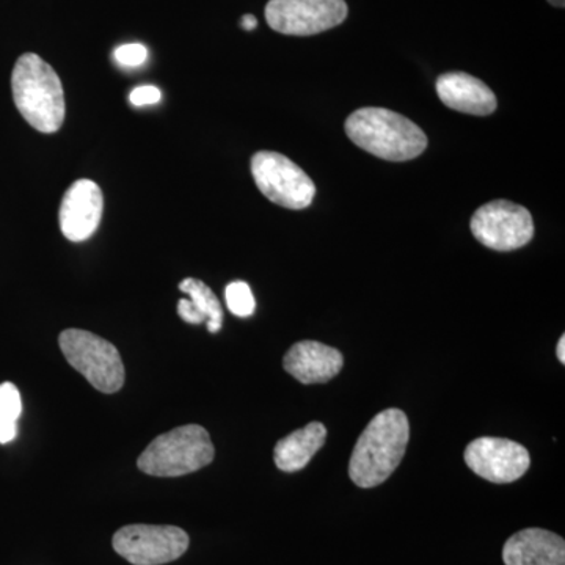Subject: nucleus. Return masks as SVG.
I'll return each mask as SVG.
<instances>
[{"instance_id":"nucleus-13","label":"nucleus","mask_w":565,"mask_h":565,"mask_svg":"<svg viewBox=\"0 0 565 565\" xmlns=\"http://www.w3.org/2000/svg\"><path fill=\"white\" fill-rule=\"evenodd\" d=\"M437 95L449 109L476 117L492 115L498 107L497 96L484 82L460 71L438 77Z\"/></svg>"},{"instance_id":"nucleus-7","label":"nucleus","mask_w":565,"mask_h":565,"mask_svg":"<svg viewBox=\"0 0 565 565\" xmlns=\"http://www.w3.org/2000/svg\"><path fill=\"white\" fill-rule=\"evenodd\" d=\"M470 230L490 250L512 252L531 243L534 221L526 207L509 200H493L475 212Z\"/></svg>"},{"instance_id":"nucleus-5","label":"nucleus","mask_w":565,"mask_h":565,"mask_svg":"<svg viewBox=\"0 0 565 565\" xmlns=\"http://www.w3.org/2000/svg\"><path fill=\"white\" fill-rule=\"evenodd\" d=\"M63 356L98 392L114 394L125 385V364L109 341L87 330L68 329L58 337Z\"/></svg>"},{"instance_id":"nucleus-9","label":"nucleus","mask_w":565,"mask_h":565,"mask_svg":"<svg viewBox=\"0 0 565 565\" xmlns=\"http://www.w3.org/2000/svg\"><path fill=\"white\" fill-rule=\"evenodd\" d=\"M348 13L344 0H270L266 21L282 35L310 36L343 24Z\"/></svg>"},{"instance_id":"nucleus-12","label":"nucleus","mask_w":565,"mask_h":565,"mask_svg":"<svg viewBox=\"0 0 565 565\" xmlns=\"http://www.w3.org/2000/svg\"><path fill=\"white\" fill-rule=\"evenodd\" d=\"M343 353L318 341H300L286 352L282 367L303 385L326 384L341 373Z\"/></svg>"},{"instance_id":"nucleus-14","label":"nucleus","mask_w":565,"mask_h":565,"mask_svg":"<svg viewBox=\"0 0 565 565\" xmlns=\"http://www.w3.org/2000/svg\"><path fill=\"white\" fill-rule=\"evenodd\" d=\"M505 565H565V542L561 535L541 527H527L508 539Z\"/></svg>"},{"instance_id":"nucleus-18","label":"nucleus","mask_w":565,"mask_h":565,"mask_svg":"<svg viewBox=\"0 0 565 565\" xmlns=\"http://www.w3.org/2000/svg\"><path fill=\"white\" fill-rule=\"evenodd\" d=\"M226 307L237 318H250L256 310L255 297L245 281H233L225 289Z\"/></svg>"},{"instance_id":"nucleus-3","label":"nucleus","mask_w":565,"mask_h":565,"mask_svg":"<svg viewBox=\"0 0 565 565\" xmlns=\"http://www.w3.org/2000/svg\"><path fill=\"white\" fill-rule=\"evenodd\" d=\"M13 102L24 120L43 134H54L65 120V93L61 77L36 54L18 58L11 74Z\"/></svg>"},{"instance_id":"nucleus-1","label":"nucleus","mask_w":565,"mask_h":565,"mask_svg":"<svg viewBox=\"0 0 565 565\" xmlns=\"http://www.w3.org/2000/svg\"><path fill=\"white\" fill-rule=\"evenodd\" d=\"M411 438V424L399 408L375 415L353 448L349 476L353 484L373 489L384 484L403 462Z\"/></svg>"},{"instance_id":"nucleus-17","label":"nucleus","mask_w":565,"mask_h":565,"mask_svg":"<svg viewBox=\"0 0 565 565\" xmlns=\"http://www.w3.org/2000/svg\"><path fill=\"white\" fill-rule=\"evenodd\" d=\"M22 414L20 390L11 382L0 384V444L13 441L18 435V419Z\"/></svg>"},{"instance_id":"nucleus-11","label":"nucleus","mask_w":565,"mask_h":565,"mask_svg":"<svg viewBox=\"0 0 565 565\" xmlns=\"http://www.w3.org/2000/svg\"><path fill=\"white\" fill-rule=\"evenodd\" d=\"M103 210V192L95 181L74 182L63 196L58 212L63 236L71 243H84L98 230Z\"/></svg>"},{"instance_id":"nucleus-6","label":"nucleus","mask_w":565,"mask_h":565,"mask_svg":"<svg viewBox=\"0 0 565 565\" xmlns=\"http://www.w3.org/2000/svg\"><path fill=\"white\" fill-rule=\"evenodd\" d=\"M252 174L263 195L278 206L300 211L313 203V180L280 152H256L252 158Z\"/></svg>"},{"instance_id":"nucleus-16","label":"nucleus","mask_w":565,"mask_h":565,"mask_svg":"<svg viewBox=\"0 0 565 565\" xmlns=\"http://www.w3.org/2000/svg\"><path fill=\"white\" fill-rule=\"evenodd\" d=\"M182 292L188 294L189 299L178 302V315L188 323L207 322V332L218 333L222 330L223 310L217 296L212 292L210 286L196 278H185L180 282Z\"/></svg>"},{"instance_id":"nucleus-2","label":"nucleus","mask_w":565,"mask_h":565,"mask_svg":"<svg viewBox=\"0 0 565 565\" xmlns=\"http://www.w3.org/2000/svg\"><path fill=\"white\" fill-rule=\"evenodd\" d=\"M344 129L356 147L384 161H412L427 148L426 134L418 125L397 111L381 107L353 111Z\"/></svg>"},{"instance_id":"nucleus-23","label":"nucleus","mask_w":565,"mask_h":565,"mask_svg":"<svg viewBox=\"0 0 565 565\" xmlns=\"http://www.w3.org/2000/svg\"><path fill=\"white\" fill-rule=\"evenodd\" d=\"M548 2L552 3V6L561 7V9L565 6V0H548Z\"/></svg>"},{"instance_id":"nucleus-19","label":"nucleus","mask_w":565,"mask_h":565,"mask_svg":"<svg viewBox=\"0 0 565 565\" xmlns=\"http://www.w3.org/2000/svg\"><path fill=\"white\" fill-rule=\"evenodd\" d=\"M115 62L122 68H139L148 58V51L143 44H122L114 52Z\"/></svg>"},{"instance_id":"nucleus-8","label":"nucleus","mask_w":565,"mask_h":565,"mask_svg":"<svg viewBox=\"0 0 565 565\" xmlns=\"http://www.w3.org/2000/svg\"><path fill=\"white\" fill-rule=\"evenodd\" d=\"M189 544V534L170 525L122 526L111 539L115 552L134 565L173 563L188 552Z\"/></svg>"},{"instance_id":"nucleus-20","label":"nucleus","mask_w":565,"mask_h":565,"mask_svg":"<svg viewBox=\"0 0 565 565\" xmlns=\"http://www.w3.org/2000/svg\"><path fill=\"white\" fill-rule=\"evenodd\" d=\"M161 90L154 85H140L134 88L129 95V102L136 107L151 106L161 102Z\"/></svg>"},{"instance_id":"nucleus-21","label":"nucleus","mask_w":565,"mask_h":565,"mask_svg":"<svg viewBox=\"0 0 565 565\" xmlns=\"http://www.w3.org/2000/svg\"><path fill=\"white\" fill-rule=\"evenodd\" d=\"M241 28L244 29V31L252 32L255 31L256 28H258V20H256L253 14H245L243 17V20H241Z\"/></svg>"},{"instance_id":"nucleus-15","label":"nucleus","mask_w":565,"mask_h":565,"mask_svg":"<svg viewBox=\"0 0 565 565\" xmlns=\"http://www.w3.org/2000/svg\"><path fill=\"white\" fill-rule=\"evenodd\" d=\"M327 429L322 423H310L302 429L281 438L274 449V460L278 470L296 473L303 470L316 452L326 444Z\"/></svg>"},{"instance_id":"nucleus-22","label":"nucleus","mask_w":565,"mask_h":565,"mask_svg":"<svg viewBox=\"0 0 565 565\" xmlns=\"http://www.w3.org/2000/svg\"><path fill=\"white\" fill-rule=\"evenodd\" d=\"M556 355L561 363H565V337H561L559 343H557Z\"/></svg>"},{"instance_id":"nucleus-10","label":"nucleus","mask_w":565,"mask_h":565,"mask_svg":"<svg viewBox=\"0 0 565 565\" xmlns=\"http://www.w3.org/2000/svg\"><path fill=\"white\" fill-rule=\"evenodd\" d=\"M465 463L473 473L494 484L515 482L531 465L525 446L508 438H476L465 449Z\"/></svg>"},{"instance_id":"nucleus-4","label":"nucleus","mask_w":565,"mask_h":565,"mask_svg":"<svg viewBox=\"0 0 565 565\" xmlns=\"http://www.w3.org/2000/svg\"><path fill=\"white\" fill-rule=\"evenodd\" d=\"M214 456L210 433L199 424H185L156 437L141 452L137 467L156 478H178L207 467Z\"/></svg>"}]
</instances>
